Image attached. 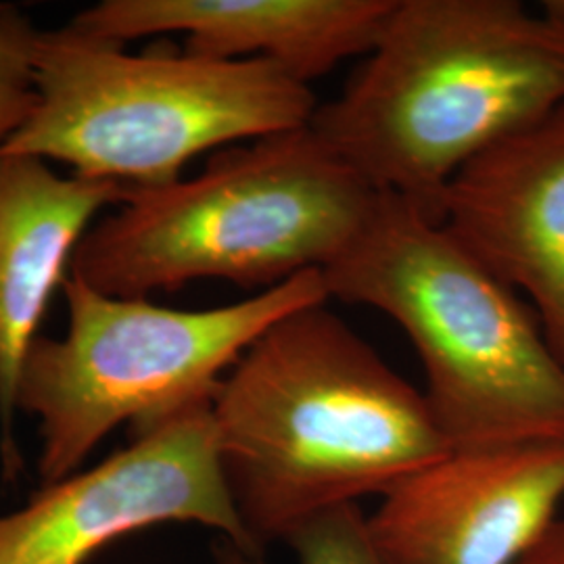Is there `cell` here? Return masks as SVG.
<instances>
[{"label": "cell", "mask_w": 564, "mask_h": 564, "mask_svg": "<svg viewBox=\"0 0 564 564\" xmlns=\"http://www.w3.org/2000/svg\"><path fill=\"white\" fill-rule=\"evenodd\" d=\"M224 479L256 554L452 452L431 405L328 310L284 314L212 398Z\"/></svg>", "instance_id": "6da1fadb"}, {"label": "cell", "mask_w": 564, "mask_h": 564, "mask_svg": "<svg viewBox=\"0 0 564 564\" xmlns=\"http://www.w3.org/2000/svg\"><path fill=\"white\" fill-rule=\"evenodd\" d=\"M398 0L310 128L379 193L442 218L468 163L564 107V15L547 2Z\"/></svg>", "instance_id": "7a4b0ae2"}, {"label": "cell", "mask_w": 564, "mask_h": 564, "mask_svg": "<svg viewBox=\"0 0 564 564\" xmlns=\"http://www.w3.org/2000/svg\"><path fill=\"white\" fill-rule=\"evenodd\" d=\"M379 197L307 123L223 149L195 176L128 191L86 232L69 276L139 300L195 281L265 291L324 272Z\"/></svg>", "instance_id": "3957f363"}, {"label": "cell", "mask_w": 564, "mask_h": 564, "mask_svg": "<svg viewBox=\"0 0 564 564\" xmlns=\"http://www.w3.org/2000/svg\"><path fill=\"white\" fill-rule=\"evenodd\" d=\"M323 279L402 328L452 449L564 440V368L535 312L444 220L381 193Z\"/></svg>", "instance_id": "277c9868"}, {"label": "cell", "mask_w": 564, "mask_h": 564, "mask_svg": "<svg viewBox=\"0 0 564 564\" xmlns=\"http://www.w3.org/2000/svg\"><path fill=\"white\" fill-rule=\"evenodd\" d=\"M36 86L34 116L0 155L67 163L128 191L172 184L207 151L303 128L318 107L310 84L268 61L126 53L69 23L42 30Z\"/></svg>", "instance_id": "5b68a950"}, {"label": "cell", "mask_w": 564, "mask_h": 564, "mask_svg": "<svg viewBox=\"0 0 564 564\" xmlns=\"http://www.w3.org/2000/svg\"><path fill=\"white\" fill-rule=\"evenodd\" d=\"M61 289L67 330L32 343L18 387V412L39 421L44 485L76 475L121 424L137 429L214 398L265 328L303 305L330 302L323 272L207 310L113 297L74 276Z\"/></svg>", "instance_id": "8992f818"}, {"label": "cell", "mask_w": 564, "mask_h": 564, "mask_svg": "<svg viewBox=\"0 0 564 564\" xmlns=\"http://www.w3.org/2000/svg\"><path fill=\"white\" fill-rule=\"evenodd\" d=\"M162 523L203 524L256 554L224 479L212 398L137 426L132 444L0 514V564H86Z\"/></svg>", "instance_id": "52a82bcc"}, {"label": "cell", "mask_w": 564, "mask_h": 564, "mask_svg": "<svg viewBox=\"0 0 564 564\" xmlns=\"http://www.w3.org/2000/svg\"><path fill=\"white\" fill-rule=\"evenodd\" d=\"M564 440L452 449L366 514L383 564H514L558 519Z\"/></svg>", "instance_id": "ba28073f"}, {"label": "cell", "mask_w": 564, "mask_h": 564, "mask_svg": "<svg viewBox=\"0 0 564 564\" xmlns=\"http://www.w3.org/2000/svg\"><path fill=\"white\" fill-rule=\"evenodd\" d=\"M442 218L523 295L564 368V107L460 170Z\"/></svg>", "instance_id": "9c48e42d"}, {"label": "cell", "mask_w": 564, "mask_h": 564, "mask_svg": "<svg viewBox=\"0 0 564 564\" xmlns=\"http://www.w3.org/2000/svg\"><path fill=\"white\" fill-rule=\"evenodd\" d=\"M398 0H102L72 28L126 44L184 34V51L209 59H262L303 84L366 57Z\"/></svg>", "instance_id": "30bf717a"}, {"label": "cell", "mask_w": 564, "mask_h": 564, "mask_svg": "<svg viewBox=\"0 0 564 564\" xmlns=\"http://www.w3.org/2000/svg\"><path fill=\"white\" fill-rule=\"evenodd\" d=\"M118 182L59 174L32 155H0V452L20 470L15 414L21 368L42 316L102 207L120 205Z\"/></svg>", "instance_id": "8fae6325"}, {"label": "cell", "mask_w": 564, "mask_h": 564, "mask_svg": "<svg viewBox=\"0 0 564 564\" xmlns=\"http://www.w3.org/2000/svg\"><path fill=\"white\" fill-rule=\"evenodd\" d=\"M286 545L295 554V564H383L370 544L366 514L360 506H345L312 523L303 524ZM214 564H265L262 554H251L224 542Z\"/></svg>", "instance_id": "7c38bea8"}, {"label": "cell", "mask_w": 564, "mask_h": 564, "mask_svg": "<svg viewBox=\"0 0 564 564\" xmlns=\"http://www.w3.org/2000/svg\"><path fill=\"white\" fill-rule=\"evenodd\" d=\"M41 32L18 7L0 4V151L36 111V46Z\"/></svg>", "instance_id": "4fadbf2b"}, {"label": "cell", "mask_w": 564, "mask_h": 564, "mask_svg": "<svg viewBox=\"0 0 564 564\" xmlns=\"http://www.w3.org/2000/svg\"><path fill=\"white\" fill-rule=\"evenodd\" d=\"M514 564H564V519H556Z\"/></svg>", "instance_id": "5bb4252c"}]
</instances>
